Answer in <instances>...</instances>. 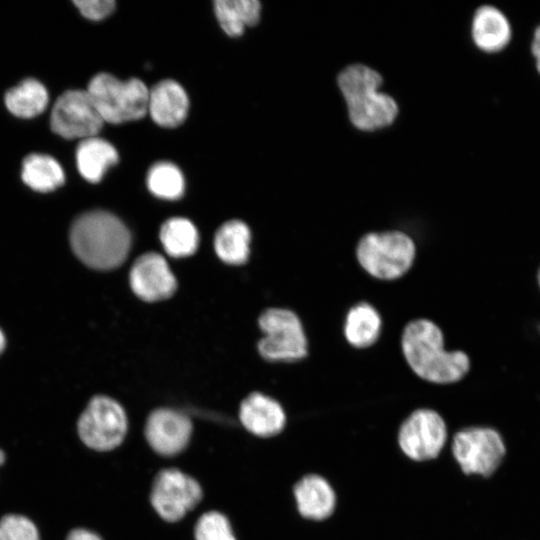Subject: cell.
<instances>
[{"instance_id":"cell-11","label":"cell","mask_w":540,"mask_h":540,"mask_svg":"<svg viewBox=\"0 0 540 540\" xmlns=\"http://www.w3.org/2000/svg\"><path fill=\"white\" fill-rule=\"evenodd\" d=\"M447 438L446 424L434 410H415L402 423L398 442L402 451L416 461L430 460L438 456Z\"/></svg>"},{"instance_id":"cell-14","label":"cell","mask_w":540,"mask_h":540,"mask_svg":"<svg viewBox=\"0 0 540 540\" xmlns=\"http://www.w3.org/2000/svg\"><path fill=\"white\" fill-rule=\"evenodd\" d=\"M239 416L243 426L260 437L278 434L286 422L281 405L259 392L249 394L242 401Z\"/></svg>"},{"instance_id":"cell-19","label":"cell","mask_w":540,"mask_h":540,"mask_svg":"<svg viewBox=\"0 0 540 540\" xmlns=\"http://www.w3.org/2000/svg\"><path fill=\"white\" fill-rule=\"evenodd\" d=\"M382 321L377 310L369 303L353 306L346 315L344 335L350 345L367 348L380 336Z\"/></svg>"},{"instance_id":"cell-10","label":"cell","mask_w":540,"mask_h":540,"mask_svg":"<svg viewBox=\"0 0 540 540\" xmlns=\"http://www.w3.org/2000/svg\"><path fill=\"white\" fill-rule=\"evenodd\" d=\"M103 119L87 90H68L61 94L51 110L52 130L67 139H86L98 134Z\"/></svg>"},{"instance_id":"cell-7","label":"cell","mask_w":540,"mask_h":540,"mask_svg":"<svg viewBox=\"0 0 540 540\" xmlns=\"http://www.w3.org/2000/svg\"><path fill=\"white\" fill-rule=\"evenodd\" d=\"M128 422L122 406L114 399L93 397L79 417L77 431L81 441L96 451H110L125 438Z\"/></svg>"},{"instance_id":"cell-17","label":"cell","mask_w":540,"mask_h":540,"mask_svg":"<svg viewBox=\"0 0 540 540\" xmlns=\"http://www.w3.org/2000/svg\"><path fill=\"white\" fill-rule=\"evenodd\" d=\"M300 514L308 519L323 520L334 511L336 496L330 484L321 476L308 474L294 487Z\"/></svg>"},{"instance_id":"cell-24","label":"cell","mask_w":540,"mask_h":540,"mask_svg":"<svg viewBox=\"0 0 540 540\" xmlns=\"http://www.w3.org/2000/svg\"><path fill=\"white\" fill-rule=\"evenodd\" d=\"M160 240L167 254L172 257H185L196 251L199 236L191 221L182 217H173L163 223L160 229Z\"/></svg>"},{"instance_id":"cell-33","label":"cell","mask_w":540,"mask_h":540,"mask_svg":"<svg viewBox=\"0 0 540 540\" xmlns=\"http://www.w3.org/2000/svg\"><path fill=\"white\" fill-rule=\"evenodd\" d=\"M537 282H538V286H539V289H540V268H539L538 274H537Z\"/></svg>"},{"instance_id":"cell-30","label":"cell","mask_w":540,"mask_h":540,"mask_svg":"<svg viewBox=\"0 0 540 540\" xmlns=\"http://www.w3.org/2000/svg\"><path fill=\"white\" fill-rule=\"evenodd\" d=\"M66 540H102L96 533L83 529L77 528L72 530Z\"/></svg>"},{"instance_id":"cell-32","label":"cell","mask_w":540,"mask_h":540,"mask_svg":"<svg viewBox=\"0 0 540 540\" xmlns=\"http://www.w3.org/2000/svg\"><path fill=\"white\" fill-rule=\"evenodd\" d=\"M5 461V454L4 452L0 449V465H2Z\"/></svg>"},{"instance_id":"cell-20","label":"cell","mask_w":540,"mask_h":540,"mask_svg":"<svg viewBox=\"0 0 540 540\" xmlns=\"http://www.w3.org/2000/svg\"><path fill=\"white\" fill-rule=\"evenodd\" d=\"M250 239V230L244 222L230 220L217 230L214 248L222 261L240 265L248 259Z\"/></svg>"},{"instance_id":"cell-3","label":"cell","mask_w":540,"mask_h":540,"mask_svg":"<svg viewBox=\"0 0 540 540\" xmlns=\"http://www.w3.org/2000/svg\"><path fill=\"white\" fill-rule=\"evenodd\" d=\"M337 82L353 126L374 131L393 123L398 105L392 96L379 91L383 78L376 70L353 64L340 72Z\"/></svg>"},{"instance_id":"cell-22","label":"cell","mask_w":540,"mask_h":540,"mask_svg":"<svg viewBox=\"0 0 540 540\" xmlns=\"http://www.w3.org/2000/svg\"><path fill=\"white\" fill-rule=\"evenodd\" d=\"M216 17L229 36H239L245 26L255 25L260 18L261 5L257 0H217Z\"/></svg>"},{"instance_id":"cell-13","label":"cell","mask_w":540,"mask_h":540,"mask_svg":"<svg viewBox=\"0 0 540 540\" xmlns=\"http://www.w3.org/2000/svg\"><path fill=\"white\" fill-rule=\"evenodd\" d=\"M130 285L139 298L152 302L172 296L177 281L163 256L149 252L138 257L133 263Z\"/></svg>"},{"instance_id":"cell-16","label":"cell","mask_w":540,"mask_h":540,"mask_svg":"<svg viewBox=\"0 0 540 540\" xmlns=\"http://www.w3.org/2000/svg\"><path fill=\"white\" fill-rule=\"evenodd\" d=\"M188 96L176 81L167 79L149 90L148 110L152 119L163 127H176L186 118Z\"/></svg>"},{"instance_id":"cell-5","label":"cell","mask_w":540,"mask_h":540,"mask_svg":"<svg viewBox=\"0 0 540 540\" xmlns=\"http://www.w3.org/2000/svg\"><path fill=\"white\" fill-rule=\"evenodd\" d=\"M87 92L104 122L137 120L148 110L149 89L136 78L121 81L111 74L99 73L90 80Z\"/></svg>"},{"instance_id":"cell-12","label":"cell","mask_w":540,"mask_h":540,"mask_svg":"<svg viewBox=\"0 0 540 540\" xmlns=\"http://www.w3.org/2000/svg\"><path fill=\"white\" fill-rule=\"evenodd\" d=\"M191 433L192 423L188 416L170 408L154 410L145 425L149 445L163 456H173L184 450Z\"/></svg>"},{"instance_id":"cell-26","label":"cell","mask_w":540,"mask_h":540,"mask_svg":"<svg viewBox=\"0 0 540 540\" xmlns=\"http://www.w3.org/2000/svg\"><path fill=\"white\" fill-rule=\"evenodd\" d=\"M196 540H236L225 515L218 511L204 513L195 525Z\"/></svg>"},{"instance_id":"cell-1","label":"cell","mask_w":540,"mask_h":540,"mask_svg":"<svg viewBox=\"0 0 540 540\" xmlns=\"http://www.w3.org/2000/svg\"><path fill=\"white\" fill-rule=\"evenodd\" d=\"M403 355L414 373L437 384L461 380L470 370V359L463 351H446L441 329L428 319L410 321L401 336Z\"/></svg>"},{"instance_id":"cell-27","label":"cell","mask_w":540,"mask_h":540,"mask_svg":"<svg viewBox=\"0 0 540 540\" xmlns=\"http://www.w3.org/2000/svg\"><path fill=\"white\" fill-rule=\"evenodd\" d=\"M0 540H40V535L29 518L8 514L0 519Z\"/></svg>"},{"instance_id":"cell-15","label":"cell","mask_w":540,"mask_h":540,"mask_svg":"<svg viewBox=\"0 0 540 540\" xmlns=\"http://www.w3.org/2000/svg\"><path fill=\"white\" fill-rule=\"evenodd\" d=\"M471 35L477 48L487 53H495L503 50L511 41L512 26L499 8L482 5L473 15Z\"/></svg>"},{"instance_id":"cell-28","label":"cell","mask_w":540,"mask_h":540,"mask_svg":"<svg viewBox=\"0 0 540 540\" xmlns=\"http://www.w3.org/2000/svg\"><path fill=\"white\" fill-rule=\"evenodd\" d=\"M74 3L82 15L91 20H101L115 8L113 0H76Z\"/></svg>"},{"instance_id":"cell-23","label":"cell","mask_w":540,"mask_h":540,"mask_svg":"<svg viewBox=\"0 0 540 540\" xmlns=\"http://www.w3.org/2000/svg\"><path fill=\"white\" fill-rule=\"evenodd\" d=\"M48 100L44 85L33 78L23 80L5 95L8 110L21 118H31L42 113Z\"/></svg>"},{"instance_id":"cell-29","label":"cell","mask_w":540,"mask_h":540,"mask_svg":"<svg viewBox=\"0 0 540 540\" xmlns=\"http://www.w3.org/2000/svg\"><path fill=\"white\" fill-rule=\"evenodd\" d=\"M531 54L535 60V66L540 74V24L535 28L530 44Z\"/></svg>"},{"instance_id":"cell-4","label":"cell","mask_w":540,"mask_h":540,"mask_svg":"<svg viewBox=\"0 0 540 540\" xmlns=\"http://www.w3.org/2000/svg\"><path fill=\"white\" fill-rule=\"evenodd\" d=\"M416 247L410 236L401 231L365 234L356 246L360 266L381 280H395L411 268Z\"/></svg>"},{"instance_id":"cell-21","label":"cell","mask_w":540,"mask_h":540,"mask_svg":"<svg viewBox=\"0 0 540 540\" xmlns=\"http://www.w3.org/2000/svg\"><path fill=\"white\" fill-rule=\"evenodd\" d=\"M21 176L26 185L39 192H49L61 186L65 175L53 157L30 154L23 160Z\"/></svg>"},{"instance_id":"cell-8","label":"cell","mask_w":540,"mask_h":540,"mask_svg":"<svg viewBox=\"0 0 540 540\" xmlns=\"http://www.w3.org/2000/svg\"><path fill=\"white\" fill-rule=\"evenodd\" d=\"M452 452L464 473L488 477L501 464L506 447L495 429L467 427L454 435Z\"/></svg>"},{"instance_id":"cell-25","label":"cell","mask_w":540,"mask_h":540,"mask_svg":"<svg viewBox=\"0 0 540 540\" xmlns=\"http://www.w3.org/2000/svg\"><path fill=\"white\" fill-rule=\"evenodd\" d=\"M147 186L155 196L175 200L183 195L185 181L176 165L170 162H158L147 174Z\"/></svg>"},{"instance_id":"cell-31","label":"cell","mask_w":540,"mask_h":540,"mask_svg":"<svg viewBox=\"0 0 540 540\" xmlns=\"http://www.w3.org/2000/svg\"><path fill=\"white\" fill-rule=\"evenodd\" d=\"M4 347H5V337L2 330L0 329V354L3 351Z\"/></svg>"},{"instance_id":"cell-2","label":"cell","mask_w":540,"mask_h":540,"mask_svg":"<svg viewBox=\"0 0 540 540\" xmlns=\"http://www.w3.org/2000/svg\"><path fill=\"white\" fill-rule=\"evenodd\" d=\"M70 244L85 265L108 270L124 262L130 250L131 236L118 217L107 211L93 210L74 220Z\"/></svg>"},{"instance_id":"cell-18","label":"cell","mask_w":540,"mask_h":540,"mask_svg":"<svg viewBox=\"0 0 540 540\" xmlns=\"http://www.w3.org/2000/svg\"><path fill=\"white\" fill-rule=\"evenodd\" d=\"M118 159L114 146L96 136L83 139L76 149L77 168L80 174L92 183L99 182Z\"/></svg>"},{"instance_id":"cell-6","label":"cell","mask_w":540,"mask_h":540,"mask_svg":"<svg viewBox=\"0 0 540 540\" xmlns=\"http://www.w3.org/2000/svg\"><path fill=\"white\" fill-rule=\"evenodd\" d=\"M265 336L258 342L261 356L269 361H296L307 355V339L298 316L282 308H270L259 317Z\"/></svg>"},{"instance_id":"cell-9","label":"cell","mask_w":540,"mask_h":540,"mask_svg":"<svg viewBox=\"0 0 540 540\" xmlns=\"http://www.w3.org/2000/svg\"><path fill=\"white\" fill-rule=\"evenodd\" d=\"M202 498L200 484L191 476L175 469H163L155 476L150 500L157 514L168 522H176L193 509Z\"/></svg>"}]
</instances>
